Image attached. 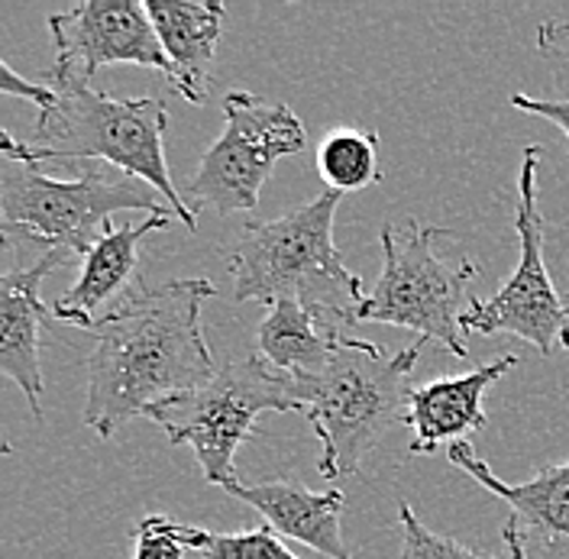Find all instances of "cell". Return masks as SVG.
<instances>
[{
    "instance_id": "5b68a950",
    "label": "cell",
    "mask_w": 569,
    "mask_h": 559,
    "mask_svg": "<svg viewBox=\"0 0 569 559\" xmlns=\"http://www.w3.org/2000/svg\"><path fill=\"white\" fill-rule=\"evenodd\" d=\"M146 210L149 217H176L172 204L137 178H110L84 169L74 178L46 176L39 166L0 162V227L3 246L20 240L39 256L84 259L104 237L110 213Z\"/></svg>"
},
{
    "instance_id": "9a60e30c",
    "label": "cell",
    "mask_w": 569,
    "mask_h": 559,
    "mask_svg": "<svg viewBox=\"0 0 569 559\" xmlns=\"http://www.w3.org/2000/svg\"><path fill=\"white\" fill-rule=\"evenodd\" d=\"M223 491L256 508L266 525L284 540H298L327 559H353L340 530V515L347 501L340 489L311 491L295 479H272L259 486L230 482Z\"/></svg>"
},
{
    "instance_id": "484cf974",
    "label": "cell",
    "mask_w": 569,
    "mask_h": 559,
    "mask_svg": "<svg viewBox=\"0 0 569 559\" xmlns=\"http://www.w3.org/2000/svg\"><path fill=\"white\" fill-rule=\"evenodd\" d=\"M567 305H569V295H567Z\"/></svg>"
},
{
    "instance_id": "44dd1931",
    "label": "cell",
    "mask_w": 569,
    "mask_h": 559,
    "mask_svg": "<svg viewBox=\"0 0 569 559\" xmlns=\"http://www.w3.org/2000/svg\"><path fill=\"white\" fill-rule=\"evenodd\" d=\"M133 559H184V547L172 533V518L149 515L133 527Z\"/></svg>"
},
{
    "instance_id": "7a4b0ae2",
    "label": "cell",
    "mask_w": 569,
    "mask_h": 559,
    "mask_svg": "<svg viewBox=\"0 0 569 559\" xmlns=\"http://www.w3.org/2000/svg\"><path fill=\"white\" fill-rule=\"evenodd\" d=\"M59 101L42 110L30 142L13 140L10 130H0L3 159L27 166H62L81 159H104L127 178L156 188L184 223L188 233L198 230V213L188 208L166 162V130L169 107L159 98H110L81 81H52Z\"/></svg>"
},
{
    "instance_id": "8992f818",
    "label": "cell",
    "mask_w": 569,
    "mask_h": 559,
    "mask_svg": "<svg viewBox=\"0 0 569 559\" xmlns=\"http://www.w3.org/2000/svg\"><path fill=\"white\" fill-rule=\"evenodd\" d=\"M447 230L418 220L389 223L382 230V276L350 311V323H389L433 340L457 359L469 356L462 330L466 288L479 266L462 259L457 266L437 256V240Z\"/></svg>"
},
{
    "instance_id": "ac0fdd59",
    "label": "cell",
    "mask_w": 569,
    "mask_h": 559,
    "mask_svg": "<svg viewBox=\"0 0 569 559\" xmlns=\"http://www.w3.org/2000/svg\"><path fill=\"white\" fill-rule=\"evenodd\" d=\"M318 172L327 191L350 194L382 181L379 137L372 130L333 127L318 146Z\"/></svg>"
},
{
    "instance_id": "d6986e66",
    "label": "cell",
    "mask_w": 569,
    "mask_h": 559,
    "mask_svg": "<svg viewBox=\"0 0 569 559\" xmlns=\"http://www.w3.org/2000/svg\"><path fill=\"white\" fill-rule=\"evenodd\" d=\"M172 533L181 540L184 550L201 559H301L282 543V537L269 525L249 527L240 533H217L172 521Z\"/></svg>"
},
{
    "instance_id": "277c9868",
    "label": "cell",
    "mask_w": 569,
    "mask_h": 559,
    "mask_svg": "<svg viewBox=\"0 0 569 559\" xmlns=\"http://www.w3.org/2000/svg\"><path fill=\"white\" fill-rule=\"evenodd\" d=\"M337 191H320L305 208L266 223H247L227 252L233 276V301L301 298L308 305L330 308L350 323V311L366 298L362 281L343 266L333 243V220L340 208Z\"/></svg>"
},
{
    "instance_id": "5bb4252c",
    "label": "cell",
    "mask_w": 569,
    "mask_h": 559,
    "mask_svg": "<svg viewBox=\"0 0 569 559\" xmlns=\"http://www.w3.org/2000/svg\"><path fill=\"white\" fill-rule=\"evenodd\" d=\"M69 259L52 252L36 259L33 266L7 269L0 279V372L17 382L27 395L30 411L42 420V359H39V333L42 320L52 317V308L42 301V281Z\"/></svg>"
},
{
    "instance_id": "603a6c76",
    "label": "cell",
    "mask_w": 569,
    "mask_h": 559,
    "mask_svg": "<svg viewBox=\"0 0 569 559\" xmlns=\"http://www.w3.org/2000/svg\"><path fill=\"white\" fill-rule=\"evenodd\" d=\"M511 107L550 120L557 130H563V137L569 140V101H540V98H531V94H511Z\"/></svg>"
},
{
    "instance_id": "2e32d148",
    "label": "cell",
    "mask_w": 569,
    "mask_h": 559,
    "mask_svg": "<svg viewBox=\"0 0 569 559\" xmlns=\"http://www.w3.org/2000/svg\"><path fill=\"white\" fill-rule=\"evenodd\" d=\"M146 10L172 62V88L188 104H201L211 91L213 56L223 33L227 7L220 0H146Z\"/></svg>"
},
{
    "instance_id": "6da1fadb",
    "label": "cell",
    "mask_w": 569,
    "mask_h": 559,
    "mask_svg": "<svg viewBox=\"0 0 569 559\" xmlns=\"http://www.w3.org/2000/svg\"><path fill=\"white\" fill-rule=\"evenodd\" d=\"M217 295L208 279H172L133 291L94 327L88 356L84 427L110 440L156 405L208 385L217 372L201 308Z\"/></svg>"
},
{
    "instance_id": "8fae6325",
    "label": "cell",
    "mask_w": 569,
    "mask_h": 559,
    "mask_svg": "<svg viewBox=\"0 0 569 559\" xmlns=\"http://www.w3.org/2000/svg\"><path fill=\"white\" fill-rule=\"evenodd\" d=\"M447 456L460 472L508 505V525L501 527L508 559H569V459L540 466L528 482L511 486L476 456L469 440L453 443Z\"/></svg>"
},
{
    "instance_id": "4fadbf2b",
    "label": "cell",
    "mask_w": 569,
    "mask_h": 559,
    "mask_svg": "<svg viewBox=\"0 0 569 559\" xmlns=\"http://www.w3.org/2000/svg\"><path fill=\"white\" fill-rule=\"evenodd\" d=\"M172 220L176 217H146L133 227L107 223L104 237L84 256L78 281L52 305V320L94 333V327L133 295L130 285L137 281L142 240L156 230H166Z\"/></svg>"
},
{
    "instance_id": "52a82bcc",
    "label": "cell",
    "mask_w": 569,
    "mask_h": 559,
    "mask_svg": "<svg viewBox=\"0 0 569 559\" xmlns=\"http://www.w3.org/2000/svg\"><path fill=\"white\" fill-rule=\"evenodd\" d=\"M288 411L301 415L288 376L259 356H247L223 362L211 382L156 405L146 418L166 430L169 443L191 447L204 479L223 489L237 482V450L252 437L256 420Z\"/></svg>"
},
{
    "instance_id": "7c38bea8",
    "label": "cell",
    "mask_w": 569,
    "mask_h": 559,
    "mask_svg": "<svg viewBox=\"0 0 569 559\" xmlns=\"http://www.w3.org/2000/svg\"><path fill=\"white\" fill-rule=\"evenodd\" d=\"M518 366V356L505 352L492 362L462 372V376H443L433 382L411 388L405 423L411 430L408 453H437L443 443L453 447L469 440L476 430L486 427V391L508 376Z\"/></svg>"
},
{
    "instance_id": "ba28073f",
    "label": "cell",
    "mask_w": 569,
    "mask_h": 559,
    "mask_svg": "<svg viewBox=\"0 0 569 559\" xmlns=\"http://www.w3.org/2000/svg\"><path fill=\"white\" fill-rule=\"evenodd\" d=\"M305 142V123L291 107L252 91H230L223 98V133L184 184L188 208L220 217L256 210L272 169L284 156L301 152Z\"/></svg>"
},
{
    "instance_id": "e0dca14e",
    "label": "cell",
    "mask_w": 569,
    "mask_h": 559,
    "mask_svg": "<svg viewBox=\"0 0 569 559\" xmlns=\"http://www.w3.org/2000/svg\"><path fill=\"white\" fill-rule=\"evenodd\" d=\"M343 323L347 320L330 308L308 305L301 298H279L256 327V347L288 379L315 376L347 343L340 330Z\"/></svg>"
},
{
    "instance_id": "9c48e42d",
    "label": "cell",
    "mask_w": 569,
    "mask_h": 559,
    "mask_svg": "<svg viewBox=\"0 0 569 559\" xmlns=\"http://www.w3.org/2000/svg\"><path fill=\"white\" fill-rule=\"evenodd\" d=\"M540 159H543V149L528 146L521 159V172H518L515 230L521 243V259L511 279L505 281L489 301H479V298L469 301L462 315V330L476 337L511 333L531 343L540 356H550L569 327V305L567 298L557 295L553 279L543 266V217L537 210Z\"/></svg>"
},
{
    "instance_id": "d4e9b609",
    "label": "cell",
    "mask_w": 569,
    "mask_h": 559,
    "mask_svg": "<svg viewBox=\"0 0 569 559\" xmlns=\"http://www.w3.org/2000/svg\"><path fill=\"white\" fill-rule=\"evenodd\" d=\"M560 343H563V347H567V350H569V327H567V330H563V337H560Z\"/></svg>"
},
{
    "instance_id": "3957f363",
    "label": "cell",
    "mask_w": 569,
    "mask_h": 559,
    "mask_svg": "<svg viewBox=\"0 0 569 559\" xmlns=\"http://www.w3.org/2000/svg\"><path fill=\"white\" fill-rule=\"evenodd\" d=\"M421 350L425 340L386 356L369 340L347 337L320 372L288 379L301 415L320 440L318 472L323 479L340 482L356 476L391 423H405Z\"/></svg>"
},
{
    "instance_id": "7402d4cb",
    "label": "cell",
    "mask_w": 569,
    "mask_h": 559,
    "mask_svg": "<svg viewBox=\"0 0 569 559\" xmlns=\"http://www.w3.org/2000/svg\"><path fill=\"white\" fill-rule=\"evenodd\" d=\"M0 91H3V94H13V98L33 101V104L39 107V113H42V110H52L56 101H59L56 88L39 84V81H27L23 74H17V71L10 69L7 62H0Z\"/></svg>"
},
{
    "instance_id": "30bf717a",
    "label": "cell",
    "mask_w": 569,
    "mask_h": 559,
    "mask_svg": "<svg viewBox=\"0 0 569 559\" xmlns=\"http://www.w3.org/2000/svg\"><path fill=\"white\" fill-rule=\"evenodd\" d=\"M46 27L56 46V66L42 74L49 84H91L104 66H142L172 78V62L142 0H81L71 10L52 13Z\"/></svg>"
},
{
    "instance_id": "ffe728a7",
    "label": "cell",
    "mask_w": 569,
    "mask_h": 559,
    "mask_svg": "<svg viewBox=\"0 0 569 559\" xmlns=\"http://www.w3.org/2000/svg\"><path fill=\"white\" fill-rule=\"evenodd\" d=\"M398 527H401V557L398 559H496L479 553L453 537H440L430 527L418 521L411 505L398 508Z\"/></svg>"
},
{
    "instance_id": "cb8c5ba5",
    "label": "cell",
    "mask_w": 569,
    "mask_h": 559,
    "mask_svg": "<svg viewBox=\"0 0 569 559\" xmlns=\"http://www.w3.org/2000/svg\"><path fill=\"white\" fill-rule=\"evenodd\" d=\"M537 49L547 56H569V17H553L537 27Z\"/></svg>"
}]
</instances>
